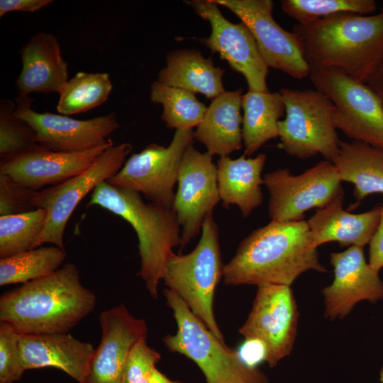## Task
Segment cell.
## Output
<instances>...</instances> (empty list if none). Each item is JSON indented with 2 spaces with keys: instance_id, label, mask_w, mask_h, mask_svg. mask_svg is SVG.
Returning <instances> with one entry per match:
<instances>
[{
  "instance_id": "obj_6",
  "label": "cell",
  "mask_w": 383,
  "mask_h": 383,
  "mask_svg": "<svg viewBox=\"0 0 383 383\" xmlns=\"http://www.w3.org/2000/svg\"><path fill=\"white\" fill-rule=\"evenodd\" d=\"M223 267L218 228L213 213H210L203 222L197 245L187 255L173 253L162 277L167 288L175 292L222 343L224 338L215 319L213 298Z\"/></svg>"
},
{
  "instance_id": "obj_29",
  "label": "cell",
  "mask_w": 383,
  "mask_h": 383,
  "mask_svg": "<svg viewBox=\"0 0 383 383\" xmlns=\"http://www.w3.org/2000/svg\"><path fill=\"white\" fill-rule=\"evenodd\" d=\"M112 89L108 73L79 72L58 93L57 111L66 116L88 111L104 103Z\"/></svg>"
},
{
  "instance_id": "obj_22",
  "label": "cell",
  "mask_w": 383,
  "mask_h": 383,
  "mask_svg": "<svg viewBox=\"0 0 383 383\" xmlns=\"http://www.w3.org/2000/svg\"><path fill=\"white\" fill-rule=\"evenodd\" d=\"M344 191H341L328 204L316 210L308 221L315 245L338 242L341 247H363L370 243L381 218L382 205L361 213L344 210Z\"/></svg>"
},
{
  "instance_id": "obj_23",
  "label": "cell",
  "mask_w": 383,
  "mask_h": 383,
  "mask_svg": "<svg viewBox=\"0 0 383 383\" xmlns=\"http://www.w3.org/2000/svg\"><path fill=\"white\" fill-rule=\"evenodd\" d=\"M242 96L239 89L213 99L194 132V140L203 143L211 155L226 157L242 148Z\"/></svg>"
},
{
  "instance_id": "obj_21",
  "label": "cell",
  "mask_w": 383,
  "mask_h": 383,
  "mask_svg": "<svg viewBox=\"0 0 383 383\" xmlns=\"http://www.w3.org/2000/svg\"><path fill=\"white\" fill-rule=\"evenodd\" d=\"M22 70L16 81L21 96L31 93H59L69 80L68 65L60 43L52 33L41 31L19 50Z\"/></svg>"
},
{
  "instance_id": "obj_9",
  "label": "cell",
  "mask_w": 383,
  "mask_h": 383,
  "mask_svg": "<svg viewBox=\"0 0 383 383\" xmlns=\"http://www.w3.org/2000/svg\"><path fill=\"white\" fill-rule=\"evenodd\" d=\"M194 142V131L176 130L167 147L151 143L133 154L107 182L143 194L151 203L172 209L174 187L183 154Z\"/></svg>"
},
{
  "instance_id": "obj_26",
  "label": "cell",
  "mask_w": 383,
  "mask_h": 383,
  "mask_svg": "<svg viewBox=\"0 0 383 383\" xmlns=\"http://www.w3.org/2000/svg\"><path fill=\"white\" fill-rule=\"evenodd\" d=\"M332 162L340 181L354 184L357 203L371 194H383L382 147L340 140L338 153Z\"/></svg>"
},
{
  "instance_id": "obj_4",
  "label": "cell",
  "mask_w": 383,
  "mask_h": 383,
  "mask_svg": "<svg viewBox=\"0 0 383 383\" xmlns=\"http://www.w3.org/2000/svg\"><path fill=\"white\" fill-rule=\"evenodd\" d=\"M89 206L97 205L128 222L138 239L140 269L138 273L149 294L157 298L158 284L166 263L181 245V228L173 209L145 203L140 194L101 182L92 192Z\"/></svg>"
},
{
  "instance_id": "obj_37",
  "label": "cell",
  "mask_w": 383,
  "mask_h": 383,
  "mask_svg": "<svg viewBox=\"0 0 383 383\" xmlns=\"http://www.w3.org/2000/svg\"><path fill=\"white\" fill-rule=\"evenodd\" d=\"M238 353L244 363L252 368L266 360L265 346L257 340L245 339Z\"/></svg>"
},
{
  "instance_id": "obj_2",
  "label": "cell",
  "mask_w": 383,
  "mask_h": 383,
  "mask_svg": "<svg viewBox=\"0 0 383 383\" xmlns=\"http://www.w3.org/2000/svg\"><path fill=\"white\" fill-rule=\"evenodd\" d=\"M310 69H337L367 84L383 63V8L373 15L338 13L293 26Z\"/></svg>"
},
{
  "instance_id": "obj_34",
  "label": "cell",
  "mask_w": 383,
  "mask_h": 383,
  "mask_svg": "<svg viewBox=\"0 0 383 383\" xmlns=\"http://www.w3.org/2000/svg\"><path fill=\"white\" fill-rule=\"evenodd\" d=\"M20 333L7 322L0 323V383L19 380L23 372L20 354Z\"/></svg>"
},
{
  "instance_id": "obj_3",
  "label": "cell",
  "mask_w": 383,
  "mask_h": 383,
  "mask_svg": "<svg viewBox=\"0 0 383 383\" xmlns=\"http://www.w3.org/2000/svg\"><path fill=\"white\" fill-rule=\"evenodd\" d=\"M95 294L80 282L77 266L67 263L54 273L4 293L0 321L18 333H67L94 311Z\"/></svg>"
},
{
  "instance_id": "obj_24",
  "label": "cell",
  "mask_w": 383,
  "mask_h": 383,
  "mask_svg": "<svg viewBox=\"0 0 383 383\" xmlns=\"http://www.w3.org/2000/svg\"><path fill=\"white\" fill-rule=\"evenodd\" d=\"M243 154L237 159L228 156L217 160L218 189L223 206L237 205L243 217H248L262 202V171L267 160L264 153L255 157Z\"/></svg>"
},
{
  "instance_id": "obj_18",
  "label": "cell",
  "mask_w": 383,
  "mask_h": 383,
  "mask_svg": "<svg viewBox=\"0 0 383 383\" xmlns=\"http://www.w3.org/2000/svg\"><path fill=\"white\" fill-rule=\"evenodd\" d=\"M333 267L332 283L323 288L324 316L329 320L346 316L361 301L383 299V282L367 263L363 247L353 245L330 254Z\"/></svg>"
},
{
  "instance_id": "obj_40",
  "label": "cell",
  "mask_w": 383,
  "mask_h": 383,
  "mask_svg": "<svg viewBox=\"0 0 383 383\" xmlns=\"http://www.w3.org/2000/svg\"><path fill=\"white\" fill-rule=\"evenodd\" d=\"M366 84L376 94L383 107V63Z\"/></svg>"
},
{
  "instance_id": "obj_25",
  "label": "cell",
  "mask_w": 383,
  "mask_h": 383,
  "mask_svg": "<svg viewBox=\"0 0 383 383\" xmlns=\"http://www.w3.org/2000/svg\"><path fill=\"white\" fill-rule=\"evenodd\" d=\"M225 70L216 67L211 57L191 49L174 50L166 56V66L158 74L157 81L170 87L214 99L225 91L222 76Z\"/></svg>"
},
{
  "instance_id": "obj_19",
  "label": "cell",
  "mask_w": 383,
  "mask_h": 383,
  "mask_svg": "<svg viewBox=\"0 0 383 383\" xmlns=\"http://www.w3.org/2000/svg\"><path fill=\"white\" fill-rule=\"evenodd\" d=\"M113 145L110 140L107 144L91 150L64 152L48 150L37 144L21 154L1 160L0 173L38 191L60 184L84 172Z\"/></svg>"
},
{
  "instance_id": "obj_7",
  "label": "cell",
  "mask_w": 383,
  "mask_h": 383,
  "mask_svg": "<svg viewBox=\"0 0 383 383\" xmlns=\"http://www.w3.org/2000/svg\"><path fill=\"white\" fill-rule=\"evenodd\" d=\"M285 118L278 123L280 148L290 156L307 159L321 154L333 162L339 141L331 101L316 89L283 88Z\"/></svg>"
},
{
  "instance_id": "obj_12",
  "label": "cell",
  "mask_w": 383,
  "mask_h": 383,
  "mask_svg": "<svg viewBox=\"0 0 383 383\" xmlns=\"http://www.w3.org/2000/svg\"><path fill=\"white\" fill-rule=\"evenodd\" d=\"M299 311L289 286L265 284L257 286L251 311L239 333L245 339L262 342L265 362L274 367L289 355L295 341Z\"/></svg>"
},
{
  "instance_id": "obj_35",
  "label": "cell",
  "mask_w": 383,
  "mask_h": 383,
  "mask_svg": "<svg viewBox=\"0 0 383 383\" xmlns=\"http://www.w3.org/2000/svg\"><path fill=\"white\" fill-rule=\"evenodd\" d=\"M38 191L29 189L0 173V216L18 214L35 209Z\"/></svg>"
},
{
  "instance_id": "obj_30",
  "label": "cell",
  "mask_w": 383,
  "mask_h": 383,
  "mask_svg": "<svg viewBox=\"0 0 383 383\" xmlns=\"http://www.w3.org/2000/svg\"><path fill=\"white\" fill-rule=\"evenodd\" d=\"M150 101L161 104V119L170 129L190 131L201 122L207 107L195 94L162 84L157 80L150 85Z\"/></svg>"
},
{
  "instance_id": "obj_16",
  "label": "cell",
  "mask_w": 383,
  "mask_h": 383,
  "mask_svg": "<svg viewBox=\"0 0 383 383\" xmlns=\"http://www.w3.org/2000/svg\"><path fill=\"white\" fill-rule=\"evenodd\" d=\"M189 4L211 25V35L199 41L213 53H218L235 72L243 74L249 91H269L268 66L249 28L242 22L233 23L227 20L213 0H193Z\"/></svg>"
},
{
  "instance_id": "obj_20",
  "label": "cell",
  "mask_w": 383,
  "mask_h": 383,
  "mask_svg": "<svg viewBox=\"0 0 383 383\" xmlns=\"http://www.w3.org/2000/svg\"><path fill=\"white\" fill-rule=\"evenodd\" d=\"M20 354L24 370L52 367L81 383L95 350L94 346L68 333L20 335Z\"/></svg>"
},
{
  "instance_id": "obj_11",
  "label": "cell",
  "mask_w": 383,
  "mask_h": 383,
  "mask_svg": "<svg viewBox=\"0 0 383 383\" xmlns=\"http://www.w3.org/2000/svg\"><path fill=\"white\" fill-rule=\"evenodd\" d=\"M263 180L270 194L269 216L281 222L304 220L306 211L326 206L343 190L335 165L326 160L299 175L284 168L266 173Z\"/></svg>"
},
{
  "instance_id": "obj_36",
  "label": "cell",
  "mask_w": 383,
  "mask_h": 383,
  "mask_svg": "<svg viewBox=\"0 0 383 383\" xmlns=\"http://www.w3.org/2000/svg\"><path fill=\"white\" fill-rule=\"evenodd\" d=\"M160 354L148 346L146 338L137 342L133 347L123 372L122 383H148Z\"/></svg>"
},
{
  "instance_id": "obj_1",
  "label": "cell",
  "mask_w": 383,
  "mask_h": 383,
  "mask_svg": "<svg viewBox=\"0 0 383 383\" xmlns=\"http://www.w3.org/2000/svg\"><path fill=\"white\" fill-rule=\"evenodd\" d=\"M317 248L307 221H271L240 242L235 255L223 267L224 283L290 287L306 271L326 272Z\"/></svg>"
},
{
  "instance_id": "obj_39",
  "label": "cell",
  "mask_w": 383,
  "mask_h": 383,
  "mask_svg": "<svg viewBox=\"0 0 383 383\" xmlns=\"http://www.w3.org/2000/svg\"><path fill=\"white\" fill-rule=\"evenodd\" d=\"M369 265L377 272L383 267V205L378 227L370 242Z\"/></svg>"
},
{
  "instance_id": "obj_41",
  "label": "cell",
  "mask_w": 383,
  "mask_h": 383,
  "mask_svg": "<svg viewBox=\"0 0 383 383\" xmlns=\"http://www.w3.org/2000/svg\"><path fill=\"white\" fill-rule=\"evenodd\" d=\"M148 383H179L173 382L168 379L165 375L161 373L155 367L151 373Z\"/></svg>"
},
{
  "instance_id": "obj_5",
  "label": "cell",
  "mask_w": 383,
  "mask_h": 383,
  "mask_svg": "<svg viewBox=\"0 0 383 383\" xmlns=\"http://www.w3.org/2000/svg\"><path fill=\"white\" fill-rule=\"evenodd\" d=\"M164 294L173 311L177 331L167 335L162 341L170 350L193 360L206 383H267L262 372L248 366L238 351L220 341L175 292L167 288Z\"/></svg>"
},
{
  "instance_id": "obj_15",
  "label": "cell",
  "mask_w": 383,
  "mask_h": 383,
  "mask_svg": "<svg viewBox=\"0 0 383 383\" xmlns=\"http://www.w3.org/2000/svg\"><path fill=\"white\" fill-rule=\"evenodd\" d=\"M28 96L16 100L15 114L33 129L36 143L55 152H77L107 144L109 136L119 128L115 113L88 120L50 112L38 113L32 109Z\"/></svg>"
},
{
  "instance_id": "obj_13",
  "label": "cell",
  "mask_w": 383,
  "mask_h": 383,
  "mask_svg": "<svg viewBox=\"0 0 383 383\" xmlns=\"http://www.w3.org/2000/svg\"><path fill=\"white\" fill-rule=\"evenodd\" d=\"M213 1L231 11L249 28L268 67L298 79L309 76L310 67L296 35L282 28L273 18L272 1Z\"/></svg>"
},
{
  "instance_id": "obj_31",
  "label": "cell",
  "mask_w": 383,
  "mask_h": 383,
  "mask_svg": "<svg viewBox=\"0 0 383 383\" xmlns=\"http://www.w3.org/2000/svg\"><path fill=\"white\" fill-rule=\"evenodd\" d=\"M47 211H33L0 216V257L12 256L33 248L44 228Z\"/></svg>"
},
{
  "instance_id": "obj_8",
  "label": "cell",
  "mask_w": 383,
  "mask_h": 383,
  "mask_svg": "<svg viewBox=\"0 0 383 383\" xmlns=\"http://www.w3.org/2000/svg\"><path fill=\"white\" fill-rule=\"evenodd\" d=\"M309 77L333 103L335 129L353 140L383 148V107L366 84L334 68H311Z\"/></svg>"
},
{
  "instance_id": "obj_33",
  "label": "cell",
  "mask_w": 383,
  "mask_h": 383,
  "mask_svg": "<svg viewBox=\"0 0 383 383\" xmlns=\"http://www.w3.org/2000/svg\"><path fill=\"white\" fill-rule=\"evenodd\" d=\"M16 103L0 101V157L9 158L21 154L38 143L31 126L15 114Z\"/></svg>"
},
{
  "instance_id": "obj_42",
  "label": "cell",
  "mask_w": 383,
  "mask_h": 383,
  "mask_svg": "<svg viewBox=\"0 0 383 383\" xmlns=\"http://www.w3.org/2000/svg\"><path fill=\"white\" fill-rule=\"evenodd\" d=\"M379 379H380V382L382 383H383V365L382 367V369L380 370V373H379Z\"/></svg>"
},
{
  "instance_id": "obj_17",
  "label": "cell",
  "mask_w": 383,
  "mask_h": 383,
  "mask_svg": "<svg viewBox=\"0 0 383 383\" xmlns=\"http://www.w3.org/2000/svg\"><path fill=\"white\" fill-rule=\"evenodd\" d=\"M101 338L89 371L81 383H122L128 355L134 345L146 338V322L132 316L123 304L99 316Z\"/></svg>"
},
{
  "instance_id": "obj_28",
  "label": "cell",
  "mask_w": 383,
  "mask_h": 383,
  "mask_svg": "<svg viewBox=\"0 0 383 383\" xmlns=\"http://www.w3.org/2000/svg\"><path fill=\"white\" fill-rule=\"evenodd\" d=\"M66 257L57 246L33 248L0 259V286L26 282L48 276L58 269Z\"/></svg>"
},
{
  "instance_id": "obj_14",
  "label": "cell",
  "mask_w": 383,
  "mask_h": 383,
  "mask_svg": "<svg viewBox=\"0 0 383 383\" xmlns=\"http://www.w3.org/2000/svg\"><path fill=\"white\" fill-rule=\"evenodd\" d=\"M219 201L213 155L199 152L192 142L180 162L172 207L181 228V250L199 234L204 218L213 213Z\"/></svg>"
},
{
  "instance_id": "obj_32",
  "label": "cell",
  "mask_w": 383,
  "mask_h": 383,
  "mask_svg": "<svg viewBox=\"0 0 383 383\" xmlns=\"http://www.w3.org/2000/svg\"><path fill=\"white\" fill-rule=\"evenodd\" d=\"M282 11L300 24H307L338 13L367 15L377 10L374 0H282Z\"/></svg>"
},
{
  "instance_id": "obj_27",
  "label": "cell",
  "mask_w": 383,
  "mask_h": 383,
  "mask_svg": "<svg viewBox=\"0 0 383 383\" xmlns=\"http://www.w3.org/2000/svg\"><path fill=\"white\" fill-rule=\"evenodd\" d=\"M244 154L252 155L265 143L279 137L278 123L285 113L280 92L249 91L242 96Z\"/></svg>"
},
{
  "instance_id": "obj_10",
  "label": "cell",
  "mask_w": 383,
  "mask_h": 383,
  "mask_svg": "<svg viewBox=\"0 0 383 383\" xmlns=\"http://www.w3.org/2000/svg\"><path fill=\"white\" fill-rule=\"evenodd\" d=\"M133 145L128 143L111 145L87 170L56 186L38 191L35 209L47 211L44 228L35 248L51 243L64 250L67 223L77 206L102 182L108 181L123 167Z\"/></svg>"
},
{
  "instance_id": "obj_38",
  "label": "cell",
  "mask_w": 383,
  "mask_h": 383,
  "mask_svg": "<svg viewBox=\"0 0 383 383\" xmlns=\"http://www.w3.org/2000/svg\"><path fill=\"white\" fill-rule=\"evenodd\" d=\"M53 2L52 0H1L0 17L11 11L33 13Z\"/></svg>"
}]
</instances>
